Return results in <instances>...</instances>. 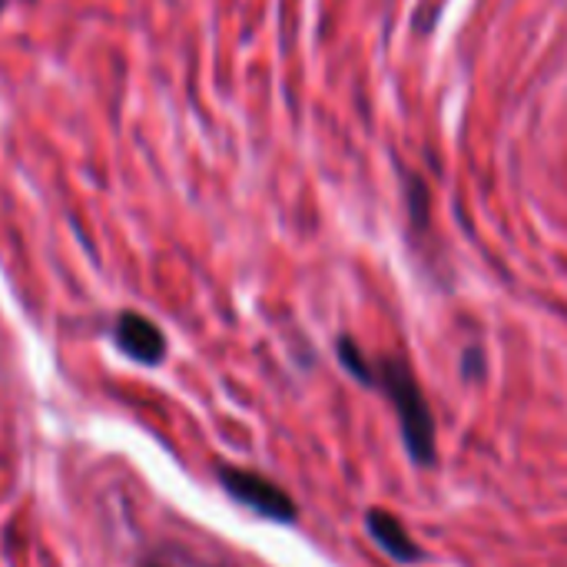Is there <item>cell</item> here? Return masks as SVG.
<instances>
[{"instance_id": "obj_1", "label": "cell", "mask_w": 567, "mask_h": 567, "mask_svg": "<svg viewBox=\"0 0 567 567\" xmlns=\"http://www.w3.org/2000/svg\"><path fill=\"white\" fill-rule=\"evenodd\" d=\"M379 382L382 389L389 392L395 412H399V425H402V435H405V449L409 455L415 458V465L429 468L435 465V422H432V412H429V402L409 369V362L402 359H382L379 365Z\"/></svg>"}, {"instance_id": "obj_2", "label": "cell", "mask_w": 567, "mask_h": 567, "mask_svg": "<svg viewBox=\"0 0 567 567\" xmlns=\"http://www.w3.org/2000/svg\"><path fill=\"white\" fill-rule=\"evenodd\" d=\"M219 482L223 488L229 492V498H236L239 505H246L249 512L262 515V518H272V522H296V505L292 498L272 485L269 478L256 475V472H246V468H219Z\"/></svg>"}, {"instance_id": "obj_3", "label": "cell", "mask_w": 567, "mask_h": 567, "mask_svg": "<svg viewBox=\"0 0 567 567\" xmlns=\"http://www.w3.org/2000/svg\"><path fill=\"white\" fill-rule=\"evenodd\" d=\"M113 339L120 352L140 365H159L166 355V336L159 332V326H153L140 312H123L113 326Z\"/></svg>"}, {"instance_id": "obj_4", "label": "cell", "mask_w": 567, "mask_h": 567, "mask_svg": "<svg viewBox=\"0 0 567 567\" xmlns=\"http://www.w3.org/2000/svg\"><path fill=\"white\" fill-rule=\"evenodd\" d=\"M365 525H369V535L375 538V545H379L389 558H395V561H402V565H412V561L422 558L415 538L399 525L395 515H389V512H382V508H372L369 518H365Z\"/></svg>"}, {"instance_id": "obj_5", "label": "cell", "mask_w": 567, "mask_h": 567, "mask_svg": "<svg viewBox=\"0 0 567 567\" xmlns=\"http://www.w3.org/2000/svg\"><path fill=\"white\" fill-rule=\"evenodd\" d=\"M339 359H342V365L349 369V375H355L359 382H365V385H372V382H375V372L369 369V362H365L362 349H359L352 339H339Z\"/></svg>"}]
</instances>
